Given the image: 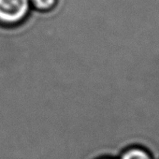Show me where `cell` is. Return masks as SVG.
<instances>
[{
    "mask_svg": "<svg viewBox=\"0 0 159 159\" xmlns=\"http://www.w3.org/2000/svg\"><path fill=\"white\" fill-rule=\"evenodd\" d=\"M31 11L30 0H0V25H19L27 19Z\"/></svg>",
    "mask_w": 159,
    "mask_h": 159,
    "instance_id": "1",
    "label": "cell"
},
{
    "mask_svg": "<svg viewBox=\"0 0 159 159\" xmlns=\"http://www.w3.org/2000/svg\"><path fill=\"white\" fill-rule=\"evenodd\" d=\"M118 159H153L152 153L140 146H132L125 149Z\"/></svg>",
    "mask_w": 159,
    "mask_h": 159,
    "instance_id": "2",
    "label": "cell"
},
{
    "mask_svg": "<svg viewBox=\"0 0 159 159\" xmlns=\"http://www.w3.org/2000/svg\"><path fill=\"white\" fill-rule=\"evenodd\" d=\"M33 10L40 12L51 11L57 6L58 0H30Z\"/></svg>",
    "mask_w": 159,
    "mask_h": 159,
    "instance_id": "3",
    "label": "cell"
},
{
    "mask_svg": "<svg viewBox=\"0 0 159 159\" xmlns=\"http://www.w3.org/2000/svg\"><path fill=\"white\" fill-rule=\"evenodd\" d=\"M151 153H152L153 159H159V147H157V148H156L152 152H151Z\"/></svg>",
    "mask_w": 159,
    "mask_h": 159,
    "instance_id": "4",
    "label": "cell"
},
{
    "mask_svg": "<svg viewBox=\"0 0 159 159\" xmlns=\"http://www.w3.org/2000/svg\"><path fill=\"white\" fill-rule=\"evenodd\" d=\"M100 159H114V158H111V157H103V158H100Z\"/></svg>",
    "mask_w": 159,
    "mask_h": 159,
    "instance_id": "5",
    "label": "cell"
}]
</instances>
